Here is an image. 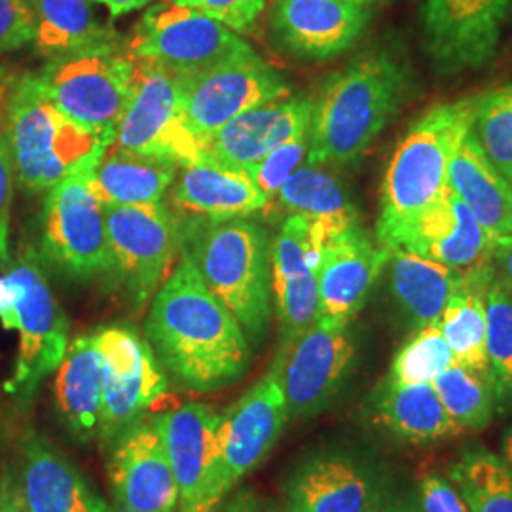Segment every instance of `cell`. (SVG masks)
<instances>
[{
    "instance_id": "1",
    "label": "cell",
    "mask_w": 512,
    "mask_h": 512,
    "mask_svg": "<svg viewBox=\"0 0 512 512\" xmlns=\"http://www.w3.org/2000/svg\"><path fill=\"white\" fill-rule=\"evenodd\" d=\"M145 334L165 370L198 393L236 384L251 366L245 332L184 251L150 300Z\"/></svg>"
},
{
    "instance_id": "2",
    "label": "cell",
    "mask_w": 512,
    "mask_h": 512,
    "mask_svg": "<svg viewBox=\"0 0 512 512\" xmlns=\"http://www.w3.org/2000/svg\"><path fill=\"white\" fill-rule=\"evenodd\" d=\"M408 90V71L387 50H366L330 74L313 101L306 162H357L399 112Z\"/></svg>"
},
{
    "instance_id": "3",
    "label": "cell",
    "mask_w": 512,
    "mask_h": 512,
    "mask_svg": "<svg viewBox=\"0 0 512 512\" xmlns=\"http://www.w3.org/2000/svg\"><path fill=\"white\" fill-rule=\"evenodd\" d=\"M10 82L0 135L10 150L16 183L27 192H44L71 175L93 171L112 145L109 137L57 109L38 74H21Z\"/></svg>"
},
{
    "instance_id": "4",
    "label": "cell",
    "mask_w": 512,
    "mask_h": 512,
    "mask_svg": "<svg viewBox=\"0 0 512 512\" xmlns=\"http://www.w3.org/2000/svg\"><path fill=\"white\" fill-rule=\"evenodd\" d=\"M184 253L192 258L209 291L219 298L260 346L272 319V241L245 217L184 224Z\"/></svg>"
},
{
    "instance_id": "5",
    "label": "cell",
    "mask_w": 512,
    "mask_h": 512,
    "mask_svg": "<svg viewBox=\"0 0 512 512\" xmlns=\"http://www.w3.org/2000/svg\"><path fill=\"white\" fill-rule=\"evenodd\" d=\"M476 97L440 103L410 126L385 169L376 241L389 247L393 236L448 186V167L469 133Z\"/></svg>"
},
{
    "instance_id": "6",
    "label": "cell",
    "mask_w": 512,
    "mask_h": 512,
    "mask_svg": "<svg viewBox=\"0 0 512 512\" xmlns=\"http://www.w3.org/2000/svg\"><path fill=\"white\" fill-rule=\"evenodd\" d=\"M38 80L57 109L114 145L116 128L135 92L137 61L112 40L48 59Z\"/></svg>"
},
{
    "instance_id": "7",
    "label": "cell",
    "mask_w": 512,
    "mask_h": 512,
    "mask_svg": "<svg viewBox=\"0 0 512 512\" xmlns=\"http://www.w3.org/2000/svg\"><path fill=\"white\" fill-rule=\"evenodd\" d=\"M109 270L105 279L143 308L173 272L184 249V224L164 203L105 205Z\"/></svg>"
},
{
    "instance_id": "8",
    "label": "cell",
    "mask_w": 512,
    "mask_h": 512,
    "mask_svg": "<svg viewBox=\"0 0 512 512\" xmlns=\"http://www.w3.org/2000/svg\"><path fill=\"white\" fill-rule=\"evenodd\" d=\"M249 44L219 21L192 8L160 0L135 25L128 54L177 78L203 73L247 50Z\"/></svg>"
},
{
    "instance_id": "9",
    "label": "cell",
    "mask_w": 512,
    "mask_h": 512,
    "mask_svg": "<svg viewBox=\"0 0 512 512\" xmlns=\"http://www.w3.org/2000/svg\"><path fill=\"white\" fill-rule=\"evenodd\" d=\"M90 173H76L52 186L42 207L40 255L73 281H92L109 270L105 205L93 196Z\"/></svg>"
},
{
    "instance_id": "10",
    "label": "cell",
    "mask_w": 512,
    "mask_h": 512,
    "mask_svg": "<svg viewBox=\"0 0 512 512\" xmlns=\"http://www.w3.org/2000/svg\"><path fill=\"white\" fill-rule=\"evenodd\" d=\"M14 287L18 357L6 384L19 404L29 403L42 380L57 370L69 349V321L59 308L37 260L19 256L6 274Z\"/></svg>"
},
{
    "instance_id": "11",
    "label": "cell",
    "mask_w": 512,
    "mask_h": 512,
    "mask_svg": "<svg viewBox=\"0 0 512 512\" xmlns=\"http://www.w3.org/2000/svg\"><path fill=\"white\" fill-rule=\"evenodd\" d=\"M181 92L186 124L205 147L243 112L283 99L291 90L285 78L249 46L203 73L183 78Z\"/></svg>"
},
{
    "instance_id": "12",
    "label": "cell",
    "mask_w": 512,
    "mask_h": 512,
    "mask_svg": "<svg viewBox=\"0 0 512 512\" xmlns=\"http://www.w3.org/2000/svg\"><path fill=\"white\" fill-rule=\"evenodd\" d=\"M114 145L177 167L202 160L205 150L186 124L181 80L175 74L137 61L135 92L116 128Z\"/></svg>"
},
{
    "instance_id": "13",
    "label": "cell",
    "mask_w": 512,
    "mask_h": 512,
    "mask_svg": "<svg viewBox=\"0 0 512 512\" xmlns=\"http://www.w3.org/2000/svg\"><path fill=\"white\" fill-rule=\"evenodd\" d=\"M512 19V0H425L421 33L442 74L480 69L497 54Z\"/></svg>"
},
{
    "instance_id": "14",
    "label": "cell",
    "mask_w": 512,
    "mask_h": 512,
    "mask_svg": "<svg viewBox=\"0 0 512 512\" xmlns=\"http://www.w3.org/2000/svg\"><path fill=\"white\" fill-rule=\"evenodd\" d=\"M357 361L349 325L317 321L291 346L279 348L277 363L289 418H310L325 410Z\"/></svg>"
},
{
    "instance_id": "15",
    "label": "cell",
    "mask_w": 512,
    "mask_h": 512,
    "mask_svg": "<svg viewBox=\"0 0 512 512\" xmlns=\"http://www.w3.org/2000/svg\"><path fill=\"white\" fill-rule=\"evenodd\" d=\"M103 359V414L99 439L112 442L167 391V380L150 344L128 327L97 330Z\"/></svg>"
},
{
    "instance_id": "16",
    "label": "cell",
    "mask_w": 512,
    "mask_h": 512,
    "mask_svg": "<svg viewBox=\"0 0 512 512\" xmlns=\"http://www.w3.org/2000/svg\"><path fill=\"white\" fill-rule=\"evenodd\" d=\"M329 241L323 224L289 215L272 243V293L281 348L291 346L319 319V264Z\"/></svg>"
},
{
    "instance_id": "17",
    "label": "cell",
    "mask_w": 512,
    "mask_h": 512,
    "mask_svg": "<svg viewBox=\"0 0 512 512\" xmlns=\"http://www.w3.org/2000/svg\"><path fill=\"white\" fill-rule=\"evenodd\" d=\"M220 418L207 404H183L160 416L167 458L179 488V512H215L224 499Z\"/></svg>"
},
{
    "instance_id": "18",
    "label": "cell",
    "mask_w": 512,
    "mask_h": 512,
    "mask_svg": "<svg viewBox=\"0 0 512 512\" xmlns=\"http://www.w3.org/2000/svg\"><path fill=\"white\" fill-rule=\"evenodd\" d=\"M287 420L289 408L275 359L268 374L222 412L220 463L226 494L268 458Z\"/></svg>"
},
{
    "instance_id": "19",
    "label": "cell",
    "mask_w": 512,
    "mask_h": 512,
    "mask_svg": "<svg viewBox=\"0 0 512 512\" xmlns=\"http://www.w3.org/2000/svg\"><path fill=\"white\" fill-rule=\"evenodd\" d=\"M109 476L116 503L139 512H179L160 416H143L112 440Z\"/></svg>"
},
{
    "instance_id": "20",
    "label": "cell",
    "mask_w": 512,
    "mask_h": 512,
    "mask_svg": "<svg viewBox=\"0 0 512 512\" xmlns=\"http://www.w3.org/2000/svg\"><path fill=\"white\" fill-rule=\"evenodd\" d=\"M0 507L14 512H109L73 463L37 433L21 440L18 482L2 486Z\"/></svg>"
},
{
    "instance_id": "21",
    "label": "cell",
    "mask_w": 512,
    "mask_h": 512,
    "mask_svg": "<svg viewBox=\"0 0 512 512\" xmlns=\"http://www.w3.org/2000/svg\"><path fill=\"white\" fill-rule=\"evenodd\" d=\"M387 249H403L469 272L492 262L494 241L488 238L467 205L446 186L435 202L404 224Z\"/></svg>"
},
{
    "instance_id": "22",
    "label": "cell",
    "mask_w": 512,
    "mask_h": 512,
    "mask_svg": "<svg viewBox=\"0 0 512 512\" xmlns=\"http://www.w3.org/2000/svg\"><path fill=\"white\" fill-rule=\"evenodd\" d=\"M389 256L391 251L368 236L361 224L330 239L319 264L317 321L349 325L363 310Z\"/></svg>"
},
{
    "instance_id": "23",
    "label": "cell",
    "mask_w": 512,
    "mask_h": 512,
    "mask_svg": "<svg viewBox=\"0 0 512 512\" xmlns=\"http://www.w3.org/2000/svg\"><path fill=\"white\" fill-rule=\"evenodd\" d=\"M370 16V6L342 0H275L272 29L287 52L327 61L359 42Z\"/></svg>"
},
{
    "instance_id": "24",
    "label": "cell",
    "mask_w": 512,
    "mask_h": 512,
    "mask_svg": "<svg viewBox=\"0 0 512 512\" xmlns=\"http://www.w3.org/2000/svg\"><path fill=\"white\" fill-rule=\"evenodd\" d=\"M311 112V99L287 95L243 112L215 133L203 150L220 164L247 169L260 164L275 148L310 133Z\"/></svg>"
},
{
    "instance_id": "25",
    "label": "cell",
    "mask_w": 512,
    "mask_h": 512,
    "mask_svg": "<svg viewBox=\"0 0 512 512\" xmlns=\"http://www.w3.org/2000/svg\"><path fill=\"white\" fill-rule=\"evenodd\" d=\"M289 512H380L372 471L346 454H319L302 463L287 486Z\"/></svg>"
},
{
    "instance_id": "26",
    "label": "cell",
    "mask_w": 512,
    "mask_h": 512,
    "mask_svg": "<svg viewBox=\"0 0 512 512\" xmlns=\"http://www.w3.org/2000/svg\"><path fill=\"white\" fill-rule=\"evenodd\" d=\"M183 169L173 190V202L198 217L215 220L247 217L270 202L247 169L220 164L207 154L200 162Z\"/></svg>"
},
{
    "instance_id": "27",
    "label": "cell",
    "mask_w": 512,
    "mask_h": 512,
    "mask_svg": "<svg viewBox=\"0 0 512 512\" xmlns=\"http://www.w3.org/2000/svg\"><path fill=\"white\" fill-rule=\"evenodd\" d=\"M448 186L476 222L499 241L512 236V184L488 162L469 129L448 167Z\"/></svg>"
},
{
    "instance_id": "28",
    "label": "cell",
    "mask_w": 512,
    "mask_h": 512,
    "mask_svg": "<svg viewBox=\"0 0 512 512\" xmlns=\"http://www.w3.org/2000/svg\"><path fill=\"white\" fill-rule=\"evenodd\" d=\"M55 404L67 429L82 442L99 437L103 414V359L95 336H78L57 366Z\"/></svg>"
},
{
    "instance_id": "29",
    "label": "cell",
    "mask_w": 512,
    "mask_h": 512,
    "mask_svg": "<svg viewBox=\"0 0 512 512\" xmlns=\"http://www.w3.org/2000/svg\"><path fill=\"white\" fill-rule=\"evenodd\" d=\"M372 408L376 420L408 444H433L461 435L444 410L433 382L401 385L387 378L376 389Z\"/></svg>"
},
{
    "instance_id": "30",
    "label": "cell",
    "mask_w": 512,
    "mask_h": 512,
    "mask_svg": "<svg viewBox=\"0 0 512 512\" xmlns=\"http://www.w3.org/2000/svg\"><path fill=\"white\" fill-rule=\"evenodd\" d=\"M389 251L391 293L404 315L416 329L440 321L448 300L461 287L465 272L403 249Z\"/></svg>"
},
{
    "instance_id": "31",
    "label": "cell",
    "mask_w": 512,
    "mask_h": 512,
    "mask_svg": "<svg viewBox=\"0 0 512 512\" xmlns=\"http://www.w3.org/2000/svg\"><path fill=\"white\" fill-rule=\"evenodd\" d=\"M495 277L494 262L465 272L458 291L440 315V329L458 365L492 380L486 348V294Z\"/></svg>"
},
{
    "instance_id": "32",
    "label": "cell",
    "mask_w": 512,
    "mask_h": 512,
    "mask_svg": "<svg viewBox=\"0 0 512 512\" xmlns=\"http://www.w3.org/2000/svg\"><path fill=\"white\" fill-rule=\"evenodd\" d=\"M177 165L110 145L88 175L93 196L103 205L162 203L175 181Z\"/></svg>"
},
{
    "instance_id": "33",
    "label": "cell",
    "mask_w": 512,
    "mask_h": 512,
    "mask_svg": "<svg viewBox=\"0 0 512 512\" xmlns=\"http://www.w3.org/2000/svg\"><path fill=\"white\" fill-rule=\"evenodd\" d=\"M33 16V48L46 59L116 40L103 25L93 0H25Z\"/></svg>"
},
{
    "instance_id": "34",
    "label": "cell",
    "mask_w": 512,
    "mask_h": 512,
    "mask_svg": "<svg viewBox=\"0 0 512 512\" xmlns=\"http://www.w3.org/2000/svg\"><path fill=\"white\" fill-rule=\"evenodd\" d=\"M279 205L291 215H300L323 224L336 238L359 224V213L349 200L342 183L323 169V165L304 162L277 192Z\"/></svg>"
},
{
    "instance_id": "35",
    "label": "cell",
    "mask_w": 512,
    "mask_h": 512,
    "mask_svg": "<svg viewBox=\"0 0 512 512\" xmlns=\"http://www.w3.org/2000/svg\"><path fill=\"white\" fill-rule=\"evenodd\" d=\"M450 476L471 512H512V467L488 448H467Z\"/></svg>"
},
{
    "instance_id": "36",
    "label": "cell",
    "mask_w": 512,
    "mask_h": 512,
    "mask_svg": "<svg viewBox=\"0 0 512 512\" xmlns=\"http://www.w3.org/2000/svg\"><path fill=\"white\" fill-rule=\"evenodd\" d=\"M433 385L459 433L480 431L490 425L495 412V391L490 378L454 363Z\"/></svg>"
},
{
    "instance_id": "37",
    "label": "cell",
    "mask_w": 512,
    "mask_h": 512,
    "mask_svg": "<svg viewBox=\"0 0 512 512\" xmlns=\"http://www.w3.org/2000/svg\"><path fill=\"white\" fill-rule=\"evenodd\" d=\"M471 133L488 162L512 184V86L476 97Z\"/></svg>"
},
{
    "instance_id": "38",
    "label": "cell",
    "mask_w": 512,
    "mask_h": 512,
    "mask_svg": "<svg viewBox=\"0 0 512 512\" xmlns=\"http://www.w3.org/2000/svg\"><path fill=\"white\" fill-rule=\"evenodd\" d=\"M486 348L499 401H512V287L495 274L486 294Z\"/></svg>"
},
{
    "instance_id": "39",
    "label": "cell",
    "mask_w": 512,
    "mask_h": 512,
    "mask_svg": "<svg viewBox=\"0 0 512 512\" xmlns=\"http://www.w3.org/2000/svg\"><path fill=\"white\" fill-rule=\"evenodd\" d=\"M454 363V353L437 321L416 329L412 338L399 349L391 365L389 380L401 385L435 382Z\"/></svg>"
},
{
    "instance_id": "40",
    "label": "cell",
    "mask_w": 512,
    "mask_h": 512,
    "mask_svg": "<svg viewBox=\"0 0 512 512\" xmlns=\"http://www.w3.org/2000/svg\"><path fill=\"white\" fill-rule=\"evenodd\" d=\"M308 148L310 137L306 133L272 150L260 164L247 167V171L255 179L258 188L268 196V200L277 196L279 188L293 175L294 169L302 165L304 158L308 156Z\"/></svg>"
},
{
    "instance_id": "41",
    "label": "cell",
    "mask_w": 512,
    "mask_h": 512,
    "mask_svg": "<svg viewBox=\"0 0 512 512\" xmlns=\"http://www.w3.org/2000/svg\"><path fill=\"white\" fill-rule=\"evenodd\" d=\"M173 2L219 21L238 35L251 33L266 8V0H173Z\"/></svg>"
},
{
    "instance_id": "42",
    "label": "cell",
    "mask_w": 512,
    "mask_h": 512,
    "mask_svg": "<svg viewBox=\"0 0 512 512\" xmlns=\"http://www.w3.org/2000/svg\"><path fill=\"white\" fill-rule=\"evenodd\" d=\"M33 42V16L25 0H0V55Z\"/></svg>"
},
{
    "instance_id": "43",
    "label": "cell",
    "mask_w": 512,
    "mask_h": 512,
    "mask_svg": "<svg viewBox=\"0 0 512 512\" xmlns=\"http://www.w3.org/2000/svg\"><path fill=\"white\" fill-rule=\"evenodd\" d=\"M16 173L10 150L0 135V268L10 264V215L14 203Z\"/></svg>"
},
{
    "instance_id": "44",
    "label": "cell",
    "mask_w": 512,
    "mask_h": 512,
    "mask_svg": "<svg viewBox=\"0 0 512 512\" xmlns=\"http://www.w3.org/2000/svg\"><path fill=\"white\" fill-rule=\"evenodd\" d=\"M421 511L423 512H471L463 495L454 482L444 476H423L420 482Z\"/></svg>"
},
{
    "instance_id": "45",
    "label": "cell",
    "mask_w": 512,
    "mask_h": 512,
    "mask_svg": "<svg viewBox=\"0 0 512 512\" xmlns=\"http://www.w3.org/2000/svg\"><path fill=\"white\" fill-rule=\"evenodd\" d=\"M0 325L4 330L16 329L14 287L6 275H0Z\"/></svg>"
},
{
    "instance_id": "46",
    "label": "cell",
    "mask_w": 512,
    "mask_h": 512,
    "mask_svg": "<svg viewBox=\"0 0 512 512\" xmlns=\"http://www.w3.org/2000/svg\"><path fill=\"white\" fill-rule=\"evenodd\" d=\"M492 262L495 274L512 287V236L495 241Z\"/></svg>"
},
{
    "instance_id": "47",
    "label": "cell",
    "mask_w": 512,
    "mask_h": 512,
    "mask_svg": "<svg viewBox=\"0 0 512 512\" xmlns=\"http://www.w3.org/2000/svg\"><path fill=\"white\" fill-rule=\"evenodd\" d=\"M93 2L105 6L109 10L110 18H120V16H126L135 10L150 6L158 0H93Z\"/></svg>"
},
{
    "instance_id": "48",
    "label": "cell",
    "mask_w": 512,
    "mask_h": 512,
    "mask_svg": "<svg viewBox=\"0 0 512 512\" xmlns=\"http://www.w3.org/2000/svg\"><path fill=\"white\" fill-rule=\"evenodd\" d=\"M222 512H258L255 499L249 494H239Z\"/></svg>"
},
{
    "instance_id": "49",
    "label": "cell",
    "mask_w": 512,
    "mask_h": 512,
    "mask_svg": "<svg viewBox=\"0 0 512 512\" xmlns=\"http://www.w3.org/2000/svg\"><path fill=\"white\" fill-rule=\"evenodd\" d=\"M509 465L512 467V427L505 433V439H503V456Z\"/></svg>"
},
{
    "instance_id": "50",
    "label": "cell",
    "mask_w": 512,
    "mask_h": 512,
    "mask_svg": "<svg viewBox=\"0 0 512 512\" xmlns=\"http://www.w3.org/2000/svg\"><path fill=\"white\" fill-rule=\"evenodd\" d=\"M342 2H353V4H363V6H370V4H374L376 0H342Z\"/></svg>"
},
{
    "instance_id": "51",
    "label": "cell",
    "mask_w": 512,
    "mask_h": 512,
    "mask_svg": "<svg viewBox=\"0 0 512 512\" xmlns=\"http://www.w3.org/2000/svg\"><path fill=\"white\" fill-rule=\"evenodd\" d=\"M110 512H139V511H133V509H128V507H124V505H120V503H118V505H116V507H114V511H110Z\"/></svg>"
},
{
    "instance_id": "52",
    "label": "cell",
    "mask_w": 512,
    "mask_h": 512,
    "mask_svg": "<svg viewBox=\"0 0 512 512\" xmlns=\"http://www.w3.org/2000/svg\"><path fill=\"white\" fill-rule=\"evenodd\" d=\"M387 512H414V511H410V509H393V511H387Z\"/></svg>"
},
{
    "instance_id": "53",
    "label": "cell",
    "mask_w": 512,
    "mask_h": 512,
    "mask_svg": "<svg viewBox=\"0 0 512 512\" xmlns=\"http://www.w3.org/2000/svg\"><path fill=\"white\" fill-rule=\"evenodd\" d=\"M0 512H14V511H10V509H4V507H0Z\"/></svg>"
}]
</instances>
